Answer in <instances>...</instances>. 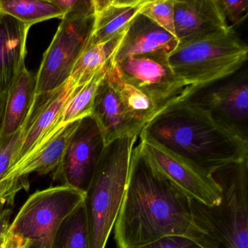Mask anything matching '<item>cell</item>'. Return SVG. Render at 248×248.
<instances>
[{"label": "cell", "mask_w": 248, "mask_h": 248, "mask_svg": "<svg viewBox=\"0 0 248 248\" xmlns=\"http://www.w3.org/2000/svg\"><path fill=\"white\" fill-rule=\"evenodd\" d=\"M194 232L191 199L161 173L135 146L125 192L114 223L118 248H134Z\"/></svg>", "instance_id": "6da1fadb"}, {"label": "cell", "mask_w": 248, "mask_h": 248, "mask_svg": "<svg viewBox=\"0 0 248 248\" xmlns=\"http://www.w3.org/2000/svg\"><path fill=\"white\" fill-rule=\"evenodd\" d=\"M139 139L209 175L229 164L248 159V141L184 101L159 111L143 127Z\"/></svg>", "instance_id": "7a4b0ae2"}, {"label": "cell", "mask_w": 248, "mask_h": 248, "mask_svg": "<svg viewBox=\"0 0 248 248\" xmlns=\"http://www.w3.org/2000/svg\"><path fill=\"white\" fill-rule=\"evenodd\" d=\"M211 175L221 189L220 202L208 206L191 199L190 237L203 248H248V159Z\"/></svg>", "instance_id": "3957f363"}, {"label": "cell", "mask_w": 248, "mask_h": 248, "mask_svg": "<svg viewBox=\"0 0 248 248\" xmlns=\"http://www.w3.org/2000/svg\"><path fill=\"white\" fill-rule=\"evenodd\" d=\"M137 135L123 136L106 145L85 194L87 248H105L125 192Z\"/></svg>", "instance_id": "277c9868"}, {"label": "cell", "mask_w": 248, "mask_h": 248, "mask_svg": "<svg viewBox=\"0 0 248 248\" xmlns=\"http://www.w3.org/2000/svg\"><path fill=\"white\" fill-rule=\"evenodd\" d=\"M248 55V46L232 27L178 43L168 57L170 67L184 88L176 102L234 73L247 63Z\"/></svg>", "instance_id": "5b68a950"}, {"label": "cell", "mask_w": 248, "mask_h": 248, "mask_svg": "<svg viewBox=\"0 0 248 248\" xmlns=\"http://www.w3.org/2000/svg\"><path fill=\"white\" fill-rule=\"evenodd\" d=\"M156 111L152 100L126 82L112 60L98 85L91 114L105 144L123 136H139Z\"/></svg>", "instance_id": "8992f818"}, {"label": "cell", "mask_w": 248, "mask_h": 248, "mask_svg": "<svg viewBox=\"0 0 248 248\" xmlns=\"http://www.w3.org/2000/svg\"><path fill=\"white\" fill-rule=\"evenodd\" d=\"M84 197L79 190L63 185L34 193L11 223L7 236L50 248L59 226Z\"/></svg>", "instance_id": "52a82bcc"}, {"label": "cell", "mask_w": 248, "mask_h": 248, "mask_svg": "<svg viewBox=\"0 0 248 248\" xmlns=\"http://www.w3.org/2000/svg\"><path fill=\"white\" fill-rule=\"evenodd\" d=\"M181 101L202 110L216 123L248 142L247 63L234 73L197 90Z\"/></svg>", "instance_id": "ba28073f"}, {"label": "cell", "mask_w": 248, "mask_h": 248, "mask_svg": "<svg viewBox=\"0 0 248 248\" xmlns=\"http://www.w3.org/2000/svg\"><path fill=\"white\" fill-rule=\"evenodd\" d=\"M94 22V14L62 20L36 75V95L55 91L69 79L75 63L88 46Z\"/></svg>", "instance_id": "9c48e42d"}, {"label": "cell", "mask_w": 248, "mask_h": 248, "mask_svg": "<svg viewBox=\"0 0 248 248\" xmlns=\"http://www.w3.org/2000/svg\"><path fill=\"white\" fill-rule=\"evenodd\" d=\"M106 144L99 126L91 116L79 120L53 178L85 194Z\"/></svg>", "instance_id": "30bf717a"}, {"label": "cell", "mask_w": 248, "mask_h": 248, "mask_svg": "<svg viewBox=\"0 0 248 248\" xmlns=\"http://www.w3.org/2000/svg\"><path fill=\"white\" fill-rule=\"evenodd\" d=\"M114 64L126 82L153 101L158 112L176 102L184 92V86L174 75L166 58L133 56Z\"/></svg>", "instance_id": "8fae6325"}, {"label": "cell", "mask_w": 248, "mask_h": 248, "mask_svg": "<svg viewBox=\"0 0 248 248\" xmlns=\"http://www.w3.org/2000/svg\"><path fill=\"white\" fill-rule=\"evenodd\" d=\"M139 143L154 166L190 199L208 206L220 202L221 189L211 175L196 169L153 143L142 139Z\"/></svg>", "instance_id": "7c38bea8"}, {"label": "cell", "mask_w": 248, "mask_h": 248, "mask_svg": "<svg viewBox=\"0 0 248 248\" xmlns=\"http://www.w3.org/2000/svg\"><path fill=\"white\" fill-rule=\"evenodd\" d=\"M79 120L62 124L60 120L50 128L28 155L7 173L6 178H27L33 172L40 175L55 172L60 165L69 139Z\"/></svg>", "instance_id": "4fadbf2b"}, {"label": "cell", "mask_w": 248, "mask_h": 248, "mask_svg": "<svg viewBox=\"0 0 248 248\" xmlns=\"http://www.w3.org/2000/svg\"><path fill=\"white\" fill-rule=\"evenodd\" d=\"M174 12L178 43L210 35L230 27L217 0H175Z\"/></svg>", "instance_id": "5bb4252c"}, {"label": "cell", "mask_w": 248, "mask_h": 248, "mask_svg": "<svg viewBox=\"0 0 248 248\" xmlns=\"http://www.w3.org/2000/svg\"><path fill=\"white\" fill-rule=\"evenodd\" d=\"M176 37L145 16L139 14L124 31L113 62L137 56L166 58L178 46Z\"/></svg>", "instance_id": "9a60e30c"}, {"label": "cell", "mask_w": 248, "mask_h": 248, "mask_svg": "<svg viewBox=\"0 0 248 248\" xmlns=\"http://www.w3.org/2000/svg\"><path fill=\"white\" fill-rule=\"evenodd\" d=\"M76 88V83L69 78L55 91L36 95L32 109L23 127V141L15 165L22 160L43 136L60 120L65 104Z\"/></svg>", "instance_id": "2e32d148"}, {"label": "cell", "mask_w": 248, "mask_h": 248, "mask_svg": "<svg viewBox=\"0 0 248 248\" xmlns=\"http://www.w3.org/2000/svg\"><path fill=\"white\" fill-rule=\"evenodd\" d=\"M30 28L11 16L0 15V95L8 92L25 63Z\"/></svg>", "instance_id": "e0dca14e"}, {"label": "cell", "mask_w": 248, "mask_h": 248, "mask_svg": "<svg viewBox=\"0 0 248 248\" xmlns=\"http://www.w3.org/2000/svg\"><path fill=\"white\" fill-rule=\"evenodd\" d=\"M147 0H93L95 22L88 46L106 43L125 31Z\"/></svg>", "instance_id": "ac0fdd59"}, {"label": "cell", "mask_w": 248, "mask_h": 248, "mask_svg": "<svg viewBox=\"0 0 248 248\" xmlns=\"http://www.w3.org/2000/svg\"><path fill=\"white\" fill-rule=\"evenodd\" d=\"M36 90L37 77L23 63L7 95L1 137L14 134L24 127L35 101Z\"/></svg>", "instance_id": "d6986e66"}, {"label": "cell", "mask_w": 248, "mask_h": 248, "mask_svg": "<svg viewBox=\"0 0 248 248\" xmlns=\"http://www.w3.org/2000/svg\"><path fill=\"white\" fill-rule=\"evenodd\" d=\"M124 31L106 43L85 48L71 74L70 78L77 86L85 85L97 74L108 67L123 40Z\"/></svg>", "instance_id": "ffe728a7"}, {"label": "cell", "mask_w": 248, "mask_h": 248, "mask_svg": "<svg viewBox=\"0 0 248 248\" xmlns=\"http://www.w3.org/2000/svg\"><path fill=\"white\" fill-rule=\"evenodd\" d=\"M0 11L30 27L63 17L62 11L50 0H0Z\"/></svg>", "instance_id": "44dd1931"}, {"label": "cell", "mask_w": 248, "mask_h": 248, "mask_svg": "<svg viewBox=\"0 0 248 248\" xmlns=\"http://www.w3.org/2000/svg\"><path fill=\"white\" fill-rule=\"evenodd\" d=\"M108 67L97 74L85 85L77 86L61 114L60 122L62 124L80 120L91 116L97 89L105 76Z\"/></svg>", "instance_id": "7402d4cb"}, {"label": "cell", "mask_w": 248, "mask_h": 248, "mask_svg": "<svg viewBox=\"0 0 248 248\" xmlns=\"http://www.w3.org/2000/svg\"><path fill=\"white\" fill-rule=\"evenodd\" d=\"M50 248H87V227L83 201L62 222Z\"/></svg>", "instance_id": "603a6c76"}, {"label": "cell", "mask_w": 248, "mask_h": 248, "mask_svg": "<svg viewBox=\"0 0 248 248\" xmlns=\"http://www.w3.org/2000/svg\"><path fill=\"white\" fill-rule=\"evenodd\" d=\"M174 7L175 0H147L140 14L175 36Z\"/></svg>", "instance_id": "cb8c5ba5"}, {"label": "cell", "mask_w": 248, "mask_h": 248, "mask_svg": "<svg viewBox=\"0 0 248 248\" xmlns=\"http://www.w3.org/2000/svg\"><path fill=\"white\" fill-rule=\"evenodd\" d=\"M24 129L22 127L14 134L0 137V181L15 166L22 143Z\"/></svg>", "instance_id": "d4e9b609"}, {"label": "cell", "mask_w": 248, "mask_h": 248, "mask_svg": "<svg viewBox=\"0 0 248 248\" xmlns=\"http://www.w3.org/2000/svg\"><path fill=\"white\" fill-rule=\"evenodd\" d=\"M217 4L230 27L240 26L248 14V0H217Z\"/></svg>", "instance_id": "484cf974"}, {"label": "cell", "mask_w": 248, "mask_h": 248, "mask_svg": "<svg viewBox=\"0 0 248 248\" xmlns=\"http://www.w3.org/2000/svg\"><path fill=\"white\" fill-rule=\"evenodd\" d=\"M63 14V18H79L94 14L93 0H50ZM62 18V19H63Z\"/></svg>", "instance_id": "4316f807"}, {"label": "cell", "mask_w": 248, "mask_h": 248, "mask_svg": "<svg viewBox=\"0 0 248 248\" xmlns=\"http://www.w3.org/2000/svg\"><path fill=\"white\" fill-rule=\"evenodd\" d=\"M29 182L27 178H3L0 181V211L12 205L16 195L24 188H28Z\"/></svg>", "instance_id": "83f0119b"}, {"label": "cell", "mask_w": 248, "mask_h": 248, "mask_svg": "<svg viewBox=\"0 0 248 248\" xmlns=\"http://www.w3.org/2000/svg\"><path fill=\"white\" fill-rule=\"evenodd\" d=\"M134 248H203L188 236L172 235Z\"/></svg>", "instance_id": "f1b7e54d"}, {"label": "cell", "mask_w": 248, "mask_h": 248, "mask_svg": "<svg viewBox=\"0 0 248 248\" xmlns=\"http://www.w3.org/2000/svg\"><path fill=\"white\" fill-rule=\"evenodd\" d=\"M13 214L11 207H5L0 211V248H4L8 229L11 226V217Z\"/></svg>", "instance_id": "f546056e"}, {"label": "cell", "mask_w": 248, "mask_h": 248, "mask_svg": "<svg viewBox=\"0 0 248 248\" xmlns=\"http://www.w3.org/2000/svg\"><path fill=\"white\" fill-rule=\"evenodd\" d=\"M5 248H43L32 242L20 240L13 237H6Z\"/></svg>", "instance_id": "4dcf8cb0"}, {"label": "cell", "mask_w": 248, "mask_h": 248, "mask_svg": "<svg viewBox=\"0 0 248 248\" xmlns=\"http://www.w3.org/2000/svg\"><path fill=\"white\" fill-rule=\"evenodd\" d=\"M7 95L8 93L0 95V137L2 133V125H3L4 116H5V106H6Z\"/></svg>", "instance_id": "1f68e13d"}, {"label": "cell", "mask_w": 248, "mask_h": 248, "mask_svg": "<svg viewBox=\"0 0 248 248\" xmlns=\"http://www.w3.org/2000/svg\"><path fill=\"white\" fill-rule=\"evenodd\" d=\"M1 14H2V13H1V11H0V15H1Z\"/></svg>", "instance_id": "d6a6232c"}, {"label": "cell", "mask_w": 248, "mask_h": 248, "mask_svg": "<svg viewBox=\"0 0 248 248\" xmlns=\"http://www.w3.org/2000/svg\"><path fill=\"white\" fill-rule=\"evenodd\" d=\"M4 248H5V247H4Z\"/></svg>", "instance_id": "836d02e7"}]
</instances>
